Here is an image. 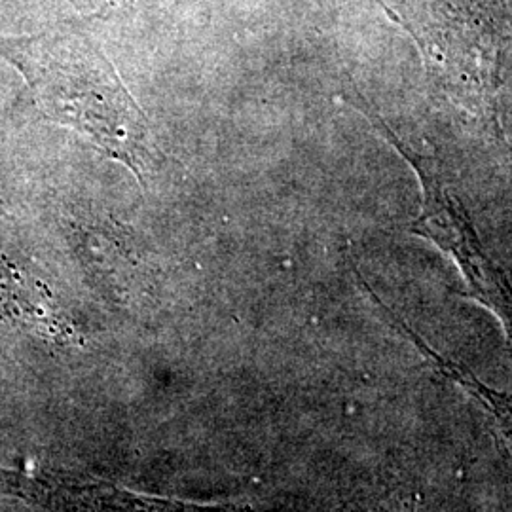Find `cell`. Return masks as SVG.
<instances>
[{
    "instance_id": "1",
    "label": "cell",
    "mask_w": 512,
    "mask_h": 512,
    "mask_svg": "<svg viewBox=\"0 0 512 512\" xmlns=\"http://www.w3.org/2000/svg\"><path fill=\"white\" fill-rule=\"evenodd\" d=\"M0 57L23 74L44 116L86 135L143 179L152 164L147 118L92 38L73 31L0 37Z\"/></svg>"
},
{
    "instance_id": "2",
    "label": "cell",
    "mask_w": 512,
    "mask_h": 512,
    "mask_svg": "<svg viewBox=\"0 0 512 512\" xmlns=\"http://www.w3.org/2000/svg\"><path fill=\"white\" fill-rule=\"evenodd\" d=\"M408 21L437 92L503 139L497 99L503 54L512 37V0L488 6L437 0Z\"/></svg>"
},
{
    "instance_id": "3",
    "label": "cell",
    "mask_w": 512,
    "mask_h": 512,
    "mask_svg": "<svg viewBox=\"0 0 512 512\" xmlns=\"http://www.w3.org/2000/svg\"><path fill=\"white\" fill-rule=\"evenodd\" d=\"M359 109H363L366 118L378 126L393 147L403 154L420 181L423 203L420 215L408 230L420 238L433 241L456 260L459 270L467 279L469 294L499 317L512 355V281L507 270L484 245L469 211L459 200L458 194L450 190L439 162L404 143L395 129H391L374 110L368 109L363 103H359Z\"/></svg>"
},
{
    "instance_id": "4",
    "label": "cell",
    "mask_w": 512,
    "mask_h": 512,
    "mask_svg": "<svg viewBox=\"0 0 512 512\" xmlns=\"http://www.w3.org/2000/svg\"><path fill=\"white\" fill-rule=\"evenodd\" d=\"M0 495L50 512H249L236 503L141 494L101 476L42 463H0Z\"/></svg>"
},
{
    "instance_id": "5",
    "label": "cell",
    "mask_w": 512,
    "mask_h": 512,
    "mask_svg": "<svg viewBox=\"0 0 512 512\" xmlns=\"http://www.w3.org/2000/svg\"><path fill=\"white\" fill-rule=\"evenodd\" d=\"M399 327L412 338V342L420 348V351H423L429 359H433V363L439 366L448 378H452L456 384L461 385L463 389H467L476 401L484 406L488 416L494 420L501 439L505 440V444L511 448L512 452V395H507L499 389H494V387L480 382L476 378V374H473L469 368L442 357L435 349L429 348V344L423 338H420L414 330L410 329L404 321H399Z\"/></svg>"
}]
</instances>
